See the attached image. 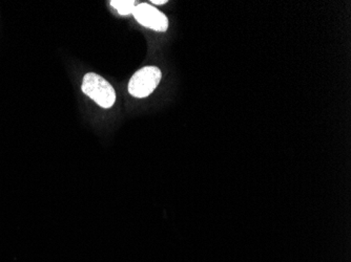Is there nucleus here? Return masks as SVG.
Here are the masks:
<instances>
[{
  "instance_id": "obj_1",
  "label": "nucleus",
  "mask_w": 351,
  "mask_h": 262,
  "mask_svg": "<svg viewBox=\"0 0 351 262\" xmlns=\"http://www.w3.org/2000/svg\"><path fill=\"white\" fill-rule=\"evenodd\" d=\"M82 92L104 108H110L116 101L113 86L106 79L94 73H88L82 82Z\"/></svg>"
},
{
  "instance_id": "obj_2",
  "label": "nucleus",
  "mask_w": 351,
  "mask_h": 262,
  "mask_svg": "<svg viewBox=\"0 0 351 262\" xmlns=\"http://www.w3.org/2000/svg\"><path fill=\"white\" fill-rule=\"evenodd\" d=\"M162 74L156 66H145L133 75L129 83V92L136 98L149 96L160 83Z\"/></svg>"
},
{
  "instance_id": "obj_3",
  "label": "nucleus",
  "mask_w": 351,
  "mask_h": 262,
  "mask_svg": "<svg viewBox=\"0 0 351 262\" xmlns=\"http://www.w3.org/2000/svg\"><path fill=\"white\" fill-rule=\"evenodd\" d=\"M133 15L136 21L143 27L157 31H165L169 29V19L167 16L147 3L136 5Z\"/></svg>"
},
{
  "instance_id": "obj_4",
  "label": "nucleus",
  "mask_w": 351,
  "mask_h": 262,
  "mask_svg": "<svg viewBox=\"0 0 351 262\" xmlns=\"http://www.w3.org/2000/svg\"><path fill=\"white\" fill-rule=\"evenodd\" d=\"M110 3L121 15L133 14L134 9L136 7V3L133 0H112Z\"/></svg>"
},
{
  "instance_id": "obj_5",
  "label": "nucleus",
  "mask_w": 351,
  "mask_h": 262,
  "mask_svg": "<svg viewBox=\"0 0 351 262\" xmlns=\"http://www.w3.org/2000/svg\"><path fill=\"white\" fill-rule=\"evenodd\" d=\"M153 3H156V5H165V3H167V0H153L152 1Z\"/></svg>"
}]
</instances>
